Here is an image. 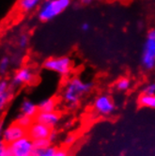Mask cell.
<instances>
[{"label":"cell","instance_id":"obj_1","mask_svg":"<svg viewBox=\"0 0 155 156\" xmlns=\"http://www.w3.org/2000/svg\"><path fill=\"white\" fill-rule=\"evenodd\" d=\"M93 88V83L85 81L79 76H72L66 81L62 88V100L70 108H74Z\"/></svg>","mask_w":155,"mask_h":156},{"label":"cell","instance_id":"obj_2","mask_svg":"<svg viewBox=\"0 0 155 156\" xmlns=\"http://www.w3.org/2000/svg\"><path fill=\"white\" fill-rule=\"evenodd\" d=\"M71 5V0H44L38 9L37 16L41 22L46 23L58 17Z\"/></svg>","mask_w":155,"mask_h":156},{"label":"cell","instance_id":"obj_3","mask_svg":"<svg viewBox=\"0 0 155 156\" xmlns=\"http://www.w3.org/2000/svg\"><path fill=\"white\" fill-rule=\"evenodd\" d=\"M140 63L146 71L155 69V28H151L146 34L140 55Z\"/></svg>","mask_w":155,"mask_h":156},{"label":"cell","instance_id":"obj_4","mask_svg":"<svg viewBox=\"0 0 155 156\" xmlns=\"http://www.w3.org/2000/svg\"><path fill=\"white\" fill-rule=\"evenodd\" d=\"M43 68L62 77L69 76L73 70V62L69 57L49 58L43 62Z\"/></svg>","mask_w":155,"mask_h":156},{"label":"cell","instance_id":"obj_5","mask_svg":"<svg viewBox=\"0 0 155 156\" xmlns=\"http://www.w3.org/2000/svg\"><path fill=\"white\" fill-rule=\"evenodd\" d=\"M8 148L9 156H33L35 151L33 140L28 136L8 145Z\"/></svg>","mask_w":155,"mask_h":156},{"label":"cell","instance_id":"obj_6","mask_svg":"<svg viewBox=\"0 0 155 156\" xmlns=\"http://www.w3.org/2000/svg\"><path fill=\"white\" fill-rule=\"evenodd\" d=\"M93 109L99 116L108 117L116 111V105L111 96L108 94H101L95 98L93 102Z\"/></svg>","mask_w":155,"mask_h":156},{"label":"cell","instance_id":"obj_7","mask_svg":"<svg viewBox=\"0 0 155 156\" xmlns=\"http://www.w3.org/2000/svg\"><path fill=\"white\" fill-rule=\"evenodd\" d=\"M27 136V130L20 126L17 122L9 124L1 133L2 142L9 145Z\"/></svg>","mask_w":155,"mask_h":156},{"label":"cell","instance_id":"obj_8","mask_svg":"<svg viewBox=\"0 0 155 156\" xmlns=\"http://www.w3.org/2000/svg\"><path fill=\"white\" fill-rule=\"evenodd\" d=\"M35 79V73L30 67L24 66L18 69L12 78V87H21L30 84Z\"/></svg>","mask_w":155,"mask_h":156},{"label":"cell","instance_id":"obj_9","mask_svg":"<svg viewBox=\"0 0 155 156\" xmlns=\"http://www.w3.org/2000/svg\"><path fill=\"white\" fill-rule=\"evenodd\" d=\"M52 130L53 129H51L50 127L34 120V122L31 124V126L27 129V136L33 141L38 140V139L49 138Z\"/></svg>","mask_w":155,"mask_h":156},{"label":"cell","instance_id":"obj_10","mask_svg":"<svg viewBox=\"0 0 155 156\" xmlns=\"http://www.w3.org/2000/svg\"><path fill=\"white\" fill-rule=\"evenodd\" d=\"M60 114L57 111L52 112H38L35 116L34 120L41 122V123L50 127L51 129H55L60 121Z\"/></svg>","mask_w":155,"mask_h":156},{"label":"cell","instance_id":"obj_11","mask_svg":"<svg viewBox=\"0 0 155 156\" xmlns=\"http://www.w3.org/2000/svg\"><path fill=\"white\" fill-rule=\"evenodd\" d=\"M12 85L6 80L0 81V108L3 109L12 99Z\"/></svg>","mask_w":155,"mask_h":156},{"label":"cell","instance_id":"obj_12","mask_svg":"<svg viewBox=\"0 0 155 156\" xmlns=\"http://www.w3.org/2000/svg\"><path fill=\"white\" fill-rule=\"evenodd\" d=\"M38 112H39L38 105H36L34 102L31 101V100L26 99L22 102L20 105V113L34 119L35 116L38 114Z\"/></svg>","mask_w":155,"mask_h":156},{"label":"cell","instance_id":"obj_13","mask_svg":"<svg viewBox=\"0 0 155 156\" xmlns=\"http://www.w3.org/2000/svg\"><path fill=\"white\" fill-rule=\"evenodd\" d=\"M33 156H68V151L65 149H58L52 145L47 149L34 151Z\"/></svg>","mask_w":155,"mask_h":156},{"label":"cell","instance_id":"obj_14","mask_svg":"<svg viewBox=\"0 0 155 156\" xmlns=\"http://www.w3.org/2000/svg\"><path fill=\"white\" fill-rule=\"evenodd\" d=\"M43 1L44 0H19L18 9L22 12H30L36 9H39Z\"/></svg>","mask_w":155,"mask_h":156},{"label":"cell","instance_id":"obj_15","mask_svg":"<svg viewBox=\"0 0 155 156\" xmlns=\"http://www.w3.org/2000/svg\"><path fill=\"white\" fill-rule=\"evenodd\" d=\"M58 107V101L53 97L45 98L38 104L39 112H52L56 111Z\"/></svg>","mask_w":155,"mask_h":156},{"label":"cell","instance_id":"obj_16","mask_svg":"<svg viewBox=\"0 0 155 156\" xmlns=\"http://www.w3.org/2000/svg\"><path fill=\"white\" fill-rule=\"evenodd\" d=\"M138 104L143 107H147L155 110V95L141 94L138 98Z\"/></svg>","mask_w":155,"mask_h":156},{"label":"cell","instance_id":"obj_17","mask_svg":"<svg viewBox=\"0 0 155 156\" xmlns=\"http://www.w3.org/2000/svg\"><path fill=\"white\" fill-rule=\"evenodd\" d=\"M132 86V82L128 77H120L115 84V88L119 92H125L129 90Z\"/></svg>","mask_w":155,"mask_h":156},{"label":"cell","instance_id":"obj_18","mask_svg":"<svg viewBox=\"0 0 155 156\" xmlns=\"http://www.w3.org/2000/svg\"><path fill=\"white\" fill-rule=\"evenodd\" d=\"M15 122H17V123L20 126H22L23 128L27 130L31 126V124L33 123V122H34V119L31 118V117H28L26 115H24V114L20 113L19 115H17Z\"/></svg>","mask_w":155,"mask_h":156},{"label":"cell","instance_id":"obj_19","mask_svg":"<svg viewBox=\"0 0 155 156\" xmlns=\"http://www.w3.org/2000/svg\"><path fill=\"white\" fill-rule=\"evenodd\" d=\"M33 144H34L35 151L47 149V148H49L50 146H52V145H53L52 142L49 140V138H43V139L34 140V141H33Z\"/></svg>","mask_w":155,"mask_h":156},{"label":"cell","instance_id":"obj_20","mask_svg":"<svg viewBox=\"0 0 155 156\" xmlns=\"http://www.w3.org/2000/svg\"><path fill=\"white\" fill-rule=\"evenodd\" d=\"M142 94L155 95V82H150L142 87Z\"/></svg>","mask_w":155,"mask_h":156},{"label":"cell","instance_id":"obj_21","mask_svg":"<svg viewBox=\"0 0 155 156\" xmlns=\"http://www.w3.org/2000/svg\"><path fill=\"white\" fill-rule=\"evenodd\" d=\"M9 65H10V60L9 58L4 57L1 58V60H0V73H1V74H5L8 72Z\"/></svg>","mask_w":155,"mask_h":156},{"label":"cell","instance_id":"obj_22","mask_svg":"<svg viewBox=\"0 0 155 156\" xmlns=\"http://www.w3.org/2000/svg\"><path fill=\"white\" fill-rule=\"evenodd\" d=\"M29 43V38L27 35H21L19 40H18V44L21 48H26L27 47Z\"/></svg>","mask_w":155,"mask_h":156},{"label":"cell","instance_id":"obj_23","mask_svg":"<svg viewBox=\"0 0 155 156\" xmlns=\"http://www.w3.org/2000/svg\"><path fill=\"white\" fill-rule=\"evenodd\" d=\"M75 140H76V136L74 135H72V133H70V135L66 136L63 142L66 146H72V145L75 142Z\"/></svg>","mask_w":155,"mask_h":156},{"label":"cell","instance_id":"obj_24","mask_svg":"<svg viewBox=\"0 0 155 156\" xmlns=\"http://www.w3.org/2000/svg\"><path fill=\"white\" fill-rule=\"evenodd\" d=\"M0 156H9L8 144L2 141H1V144H0Z\"/></svg>","mask_w":155,"mask_h":156},{"label":"cell","instance_id":"obj_25","mask_svg":"<svg viewBox=\"0 0 155 156\" xmlns=\"http://www.w3.org/2000/svg\"><path fill=\"white\" fill-rule=\"evenodd\" d=\"M58 139V133L56 132V131H54V129L52 130V132H51V135H50V136H49V140L52 142V144L56 141Z\"/></svg>","mask_w":155,"mask_h":156},{"label":"cell","instance_id":"obj_26","mask_svg":"<svg viewBox=\"0 0 155 156\" xmlns=\"http://www.w3.org/2000/svg\"><path fill=\"white\" fill-rule=\"evenodd\" d=\"M90 24H88V23H83L81 25V30L84 31V32L88 31V30H90Z\"/></svg>","mask_w":155,"mask_h":156},{"label":"cell","instance_id":"obj_27","mask_svg":"<svg viewBox=\"0 0 155 156\" xmlns=\"http://www.w3.org/2000/svg\"><path fill=\"white\" fill-rule=\"evenodd\" d=\"M92 1H93V0H79V2L82 5H88V4H90Z\"/></svg>","mask_w":155,"mask_h":156}]
</instances>
